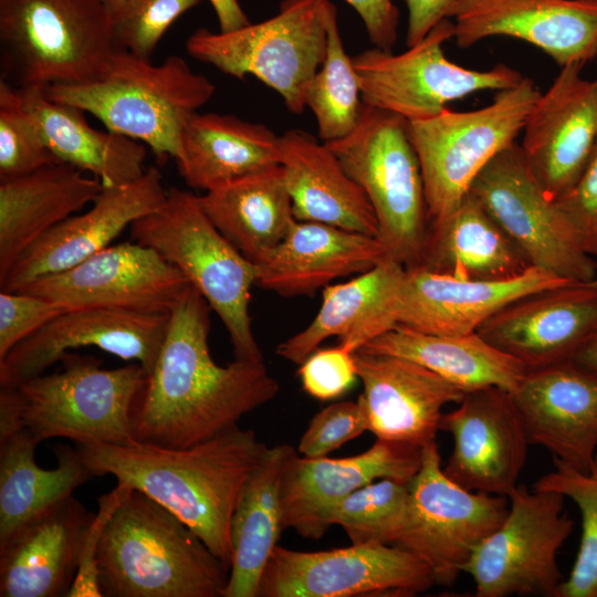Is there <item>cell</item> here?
Instances as JSON below:
<instances>
[{
  "label": "cell",
  "instance_id": "38",
  "mask_svg": "<svg viewBox=\"0 0 597 597\" xmlns=\"http://www.w3.org/2000/svg\"><path fill=\"white\" fill-rule=\"evenodd\" d=\"M39 442L23 428L0 438V544L22 524L96 478L78 448L57 444V464L43 469L35 462Z\"/></svg>",
  "mask_w": 597,
  "mask_h": 597
},
{
  "label": "cell",
  "instance_id": "6",
  "mask_svg": "<svg viewBox=\"0 0 597 597\" xmlns=\"http://www.w3.org/2000/svg\"><path fill=\"white\" fill-rule=\"evenodd\" d=\"M118 50L103 0H0L1 80L14 87L87 82Z\"/></svg>",
  "mask_w": 597,
  "mask_h": 597
},
{
  "label": "cell",
  "instance_id": "18",
  "mask_svg": "<svg viewBox=\"0 0 597 597\" xmlns=\"http://www.w3.org/2000/svg\"><path fill=\"white\" fill-rule=\"evenodd\" d=\"M440 430L453 439L446 475L475 492L505 495L516 485L531 444L512 394L500 387L467 391L443 413Z\"/></svg>",
  "mask_w": 597,
  "mask_h": 597
},
{
  "label": "cell",
  "instance_id": "15",
  "mask_svg": "<svg viewBox=\"0 0 597 597\" xmlns=\"http://www.w3.org/2000/svg\"><path fill=\"white\" fill-rule=\"evenodd\" d=\"M469 192L526 254L533 266L568 281L597 277V260L576 241L513 143L475 177Z\"/></svg>",
  "mask_w": 597,
  "mask_h": 597
},
{
  "label": "cell",
  "instance_id": "12",
  "mask_svg": "<svg viewBox=\"0 0 597 597\" xmlns=\"http://www.w3.org/2000/svg\"><path fill=\"white\" fill-rule=\"evenodd\" d=\"M502 524L475 549L463 573L476 597H556L563 575L557 553L573 531L558 492L516 485Z\"/></svg>",
  "mask_w": 597,
  "mask_h": 597
},
{
  "label": "cell",
  "instance_id": "51",
  "mask_svg": "<svg viewBox=\"0 0 597 597\" xmlns=\"http://www.w3.org/2000/svg\"><path fill=\"white\" fill-rule=\"evenodd\" d=\"M219 23L220 31L227 32L250 23L239 0H209Z\"/></svg>",
  "mask_w": 597,
  "mask_h": 597
},
{
  "label": "cell",
  "instance_id": "34",
  "mask_svg": "<svg viewBox=\"0 0 597 597\" xmlns=\"http://www.w3.org/2000/svg\"><path fill=\"white\" fill-rule=\"evenodd\" d=\"M419 266L461 280L499 281L519 276L533 265L468 192L452 213L429 227Z\"/></svg>",
  "mask_w": 597,
  "mask_h": 597
},
{
  "label": "cell",
  "instance_id": "3",
  "mask_svg": "<svg viewBox=\"0 0 597 597\" xmlns=\"http://www.w3.org/2000/svg\"><path fill=\"white\" fill-rule=\"evenodd\" d=\"M102 597H223L230 567L181 520L130 489L97 548Z\"/></svg>",
  "mask_w": 597,
  "mask_h": 597
},
{
  "label": "cell",
  "instance_id": "27",
  "mask_svg": "<svg viewBox=\"0 0 597 597\" xmlns=\"http://www.w3.org/2000/svg\"><path fill=\"white\" fill-rule=\"evenodd\" d=\"M93 516L71 495L22 524L0 544V597L66 596Z\"/></svg>",
  "mask_w": 597,
  "mask_h": 597
},
{
  "label": "cell",
  "instance_id": "48",
  "mask_svg": "<svg viewBox=\"0 0 597 597\" xmlns=\"http://www.w3.org/2000/svg\"><path fill=\"white\" fill-rule=\"evenodd\" d=\"M129 488L117 483L97 499V512L86 530L77 573L66 597H102L98 586L97 548L104 530Z\"/></svg>",
  "mask_w": 597,
  "mask_h": 597
},
{
  "label": "cell",
  "instance_id": "19",
  "mask_svg": "<svg viewBox=\"0 0 597 597\" xmlns=\"http://www.w3.org/2000/svg\"><path fill=\"white\" fill-rule=\"evenodd\" d=\"M583 65L561 67L534 103L521 146L535 180L551 200L579 179L597 144V91L580 75Z\"/></svg>",
  "mask_w": 597,
  "mask_h": 597
},
{
  "label": "cell",
  "instance_id": "36",
  "mask_svg": "<svg viewBox=\"0 0 597 597\" xmlns=\"http://www.w3.org/2000/svg\"><path fill=\"white\" fill-rule=\"evenodd\" d=\"M198 199L219 231L254 264L296 221L280 164L206 191Z\"/></svg>",
  "mask_w": 597,
  "mask_h": 597
},
{
  "label": "cell",
  "instance_id": "22",
  "mask_svg": "<svg viewBox=\"0 0 597 597\" xmlns=\"http://www.w3.org/2000/svg\"><path fill=\"white\" fill-rule=\"evenodd\" d=\"M167 191L155 166L147 167L130 184L103 187L88 210L65 219L27 249L0 280V290L17 291L33 280L69 270L107 248L124 229L157 210Z\"/></svg>",
  "mask_w": 597,
  "mask_h": 597
},
{
  "label": "cell",
  "instance_id": "42",
  "mask_svg": "<svg viewBox=\"0 0 597 597\" xmlns=\"http://www.w3.org/2000/svg\"><path fill=\"white\" fill-rule=\"evenodd\" d=\"M57 163L24 105L19 90L0 80V179Z\"/></svg>",
  "mask_w": 597,
  "mask_h": 597
},
{
  "label": "cell",
  "instance_id": "49",
  "mask_svg": "<svg viewBox=\"0 0 597 597\" xmlns=\"http://www.w3.org/2000/svg\"><path fill=\"white\" fill-rule=\"evenodd\" d=\"M360 17L375 48L391 51L398 36L399 11L392 0H345Z\"/></svg>",
  "mask_w": 597,
  "mask_h": 597
},
{
  "label": "cell",
  "instance_id": "25",
  "mask_svg": "<svg viewBox=\"0 0 597 597\" xmlns=\"http://www.w3.org/2000/svg\"><path fill=\"white\" fill-rule=\"evenodd\" d=\"M566 282L570 281L536 266L499 281L461 280L421 266L405 268L397 296L396 325L428 334L474 333L515 300Z\"/></svg>",
  "mask_w": 597,
  "mask_h": 597
},
{
  "label": "cell",
  "instance_id": "17",
  "mask_svg": "<svg viewBox=\"0 0 597 597\" xmlns=\"http://www.w3.org/2000/svg\"><path fill=\"white\" fill-rule=\"evenodd\" d=\"M169 314L108 307L65 310L0 359V387H17L43 374L61 357L81 347H96L124 360L153 369Z\"/></svg>",
  "mask_w": 597,
  "mask_h": 597
},
{
  "label": "cell",
  "instance_id": "32",
  "mask_svg": "<svg viewBox=\"0 0 597 597\" xmlns=\"http://www.w3.org/2000/svg\"><path fill=\"white\" fill-rule=\"evenodd\" d=\"M175 160L185 182L206 192L280 164V136L234 115L195 112L181 128Z\"/></svg>",
  "mask_w": 597,
  "mask_h": 597
},
{
  "label": "cell",
  "instance_id": "33",
  "mask_svg": "<svg viewBox=\"0 0 597 597\" xmlns=\"http://www.w3.org/2000/svg\"><path fill=\"white\" fill-rule=\"evenodd\" d=\"M18 90L57 163L93 174L103 187L130 184L145 174L147 151L143 143L107 129L93 128L84 111L52 101L44 88Z\"/></svg>",
  "mask_w": 597,
  "mask_h": 597
},
{
  "label": "cell",
  "instance_id": "2",
  "mask_svg": "<svg viewBox=\"0 0 597 597\" xmlns=\"http://www.w3.org/2000/svg\"><path fill=\"white\" fill-rule=\"evenodd\" d=\"M95 476L112 475L169 510L230 567L231 517L268 446L238 425L187 448L76 443Z\"/></svg>",
  "mask_w": 597,
  "mask_h": 597
},
{
  "label": "cell",
  "instance_id": "20",
  "mask_svg": "<svg viewBox=\"0 0 597 597\" xmlns=\"http://www.w3.org/2000/svg\"><path fill=\"white\" fill-rule=\"evenodd\" d=\"M596 328L597 277L528 293L476 333L531 370L572 359Z\"/></svg>",
  "mask_w": 597,
  "mask_h": 597
},
{
  "label": "cell",
  "instance_id": "9",
  "mask_svg": "<svg viewBox=\"0 0 597 597\" xmlns=\"http://www.w3.org/2000/svg\"><path fill=\"white\" fill-rule=\"evenodd\" d=\"M329 0H283L279 12L232 31L196 30L186 42L193 59L235 78L253 75L301 114L308 84L325 60Z\"/></svg>",
  "mask_w": 597,
  "mask_h": 597
},
{
  "label": "cell",
  "instance_id": "28",
  "mask_svg": "<svg viewBox=\"0 0 597 597\" xmlns=\"http://www.w3.org/2000/svg\"><path fill=\"white\" fill-rule=\"evenodd\" d=\"M390 258L377 237L296 220L256 265V285L284 297L313 295L329 282Z\"/></svg>",
  "mask_w": 597,
  "mask_h": 597
},
{
  "label": "cell",
  "instance_id": "40",
  "mask_svg": "<svg viewBox=\"0 0 597 597\" xmlns=\"http://www.w3.org/2000/svg\"><path fill=\"white\" fill-rule=\"evenodd\" d=\"M409 483L379 479L356 490L326 515V523L344 528L352 544L395 545L406 523Z\"/></svg>",
  "mask_w": 597,
  "mask_h": 597
},
{
  "label": "cell",
  "instance_id": "30",
  "mask_svg": "<svg viewBox=\"0 0 597 597\" xmlns=\"http://www.w3.org/2000/svg\"><path fill=\"white\" fill-rule=\"evenodd\" d=\"M280 165L298 221L378 234L374 209L326 143L293 128L280 136Z\"/></svg>",
  "mask_w": 597,
  "mask_h": 597
},
{
  "label": "cell",
  "instance_id": "50",
  "mask_svg": "<svg viewBox=\"0 0 597 597\" xmlns=\"http://www.w3.org/2000/svg\"><path fill=\"white\" fill-rule=\"evenodd\" d=\"M457 0H405L408 10L407 48L420 42L441 21L451 18Z\"/></svg>",
  "mask_w": 597,
  "mask_h": 597
},
{
  "label": "cell",
  "instance_id": "35",
  "mask_svg": "<svg viewBox=\"0 0 597 597\" xmlns=\"http://www.w3.org/2000/svg\"><path fill=\"white\" fill-rule=\"evenodd\" d=\"M290 444L268 447L250 473L231 517L232 556L223 597H258L263 570L283 527L281 484Z\"/></svg>",
  "mask_w": 597,
  "mask_h": 597
},
{
  "label": "cell",
  "instance_id": "13",
  "mask_svg": "<svg viewBox=\"0 0 597 597\" xmlns=\"http://www.w3.org/2000/svg\"><path fill=\"white\" fill-rule=\"evenodd\" d=\"M507 512V496L469 491L449 479L432 441L422 447L421 467L409 483L408 514L395 545L422 559L437 585L451 586Z\"/></svg>",
  "mask_w": 597,
  "mask_h": 597
},
{
  "label": "cell",
  "instance_id": "23",
  "mask_svg": "<svg viewBox=\"0 0 597 597\" xmlns=\"http://www.w3.org/2000/svg\"><path fill=\"white\" fill-rule=\"evenodd\" d=\"M421 462L422 447L384 439H376L360 454L341 459L296 452L282 476L283 527L320 540L329 528L326 515L335 504L376 479L410 483Z\"/></svg>",
  "mask_w": 597,
  "mask_h": 597
},
{
  "label": "cell",
  "instance_id": "43",
  "mask_svg": "<svg viewBox=\"0 0 597 597\" xmlns=\"http://www.w3.org/2000/svg\"><path fill=\"white\" fill-rule=\"evenodd\" d=\"M200 0H132L113 15L117 45L150 60L169 27Z\"/></svg>",
  "mask_w": 597,
  "mask_h": 597
},
{
  "label": "cell",
  "instance_id": "10",
  "mask_svg": "<svg viewBox=\"0 0 597 597\" xmlns=\"http://www.w3.org/2000/svg\"><path fill=\"white\" fill-rule=\"evenodd\" d=\"M481 108L408 122L428 206L429 227L452 213L480 171L515 143L540 96L532 80L495 92Z\"/></svg>",
  "mask_w": 597,
  "mask_h": 597
},
{
  "label": "cell",
  "instance_id": "53",
  "mask_svg": "<svg viewBox=\"0 0 597 597\" xmlns=\"http://www.w3.org/2000/svg\"><path fill=\"white\" fill-rule=\"evenodd\" d=\"M132 0H103L105 6L111 11L112 15L119 12L123 8H125Z\"/></svg>",
  "mask_w": 597,
  "mask_h": 597
},
{
  "label": "cell",
  "instance_id": "24",
  "mask_svg": "<svg viewBox=\"0 0 597 597\" xmlns=\"http://www.w3.org/2000/svg\"><path fill=\"white\" fill-rule=\"evenodd\" d=\"M511 394L530 443L588 472L597 458V369L573 359L531 369Z\"/></svg>",
  "mask_w": 597,
  "mask_h": 597
},
{
  "label": "cell",
  "instance_id": "26",
  "mask_svg": "<svg viewBox=\"0 0 597 597\" xmlns=\"http://www.w3.org/2000/svg\"><path fill=\"white\" fill-rule=\"evenodd\" d=\"M363 383L368 430L377 439L419 447L436 441L442 408L458 404L464 391L410 359L363 350L354 352Z\"/></svg>",
  "mask_w": 597,
  "mask_h": 597
},
{
  "label": "cell",
  "instance_id": "31",
  "mask_svg": "<svg viewBox=\"0 0 597 597\" xmlns=\"http://www.w3.org/2000/svg\"><path fill=\"white\" fill-rule=\"evenodd\" d=\"M102 190L98 179L64 163L0 179V280L31 244Z\"/></svg>",
  "mask_w": 597,
  "mask_h": 597
},
{
  "label": "cell",
  "instance_id": "37",
  "mask_svg": "<svg viewBox=\"0 0 597 597\" xmlns=\"http://www.w3.org/2000/svg\"><path fill=\"white\" fill-rule=\"evenodd\" d=\"M358 350L410 359L464 392L492 386L513 392L527 371L522 363L489 344L476 332L428 334L396 325Z\"/></svg>",
  "mask_w": 597,
  "mask_h": 597
},
{
  "label": "cell",
  "instance_id": "14",
  "mask_svg": "<svg viewBox=\"0 0 597 597\" xmlns=\"http://www.w3.org/2000/svg\"><path fill=\"white\" fill-rule=\"evenodd\" d=\"M433 585L428 565L396 545L364 543L316 552L276 545L258 597L412 596Z\"/></svg>",
  "mask_w": 597,
  "mask_h": 597
},
{
  "label": "cell",
  "instance_id": "11",
  "mask_svg": "<svg viewBox=\"0 0 597 597\" xmlns=\"http://www.w3.org/2000/svg\"><path fill=\"white\" fill-rule=\"evenodd\" d=\"M453 38L454 23L446 19L402 53L374 46L352 56L363 103L412 122L436 116L447 104L473 93L498 92L523 81L503 63L489 70L453 63L443 52Z\"/></svg>",
  "mask_w": 597,
  "mask_h": 597
},
{
  "label": "cell",
  "instance_id": "52",
  "mask_svg": "<svg viewBox=\"0 0 597 597\" xmlns=\"http://www.w3.org/2000/svg\"><path fill=\"white\" fill-rule=\"evenodd\" d=\"M572 359L584 366L597 369V328L582 344Z\"/></svg>",
  "mask_w": 597,
  "mask_h": 597
},
{
  "label": "cell",
  "instance_id": "54",
  "mask_svg": "<svg viewBox=\"0 0 597 597\" xmlns=\"http://www.w3.org/2000/svg\"><path fill=\"white\" fill-rule=\"evenodd\" d=\"M595 59L597 60V51H596V54H595ZM594 84H595V87H596V91H597V77H596V80L594 81Z\"/></svg>",
  "mask_w": 597,
  "mask_h": 597
},
{
  "label": "cell",
  "instance_id": "21",
  "mask_svg": "<svg viewBox=\"0 0 597 597\" xmlns=\"http://www.w3.org/2000/svg\"><path fill=\"white\" fill-rule=\"evenodd\" d=\"M454 40L468 49L491 36L530 43L561 67L597 51V0H457Z\"/></svg>",
  "mask_w": 597,
  "mask_h": 597
},
{
  "label": "cell",
  "instance_id": "4",
  "mask_svg": "<svg viewBox=\"0 0 597 597\" xmlns=\"http://www.w3.org/2000/svg\"><path fill=\"white\" fill-rule=\"evenodd\" d=\"M214 90L181 56L153 64L125 50L112 54L93 80L44 88L52 101L94 115L107 130L143 143L160 160L175 159L184 124Z\"/></svg>",
  "mask_w": 597,
  "mask_h": 597
},
{
  "label": "cell",
  "instance_id": "46",
  "mask_svg": "<svg viewBox=\"0 0 597 597\" xmlns=\"http://www.w3.org/2000/svg\"><path fill=\"white\" fill-rule=\"evenodd\" d=\"M54 302L20 291H0V359L17 344L64 312Z\"/></svg>",
  "mask_w": 597,
  "mask_h": 597
},
{
  "label": "cell",
  "instance_id": "7",
  "mask_svg": "<svg viewBox=\"0 0 597 597\" xmlns=\"http://www.w3.org/2000/svg\"><path fill=\"white\" fill-rule=\"evenodd\" d=\"M326 145L366 193L377 219V238L389 256L406 269L419 266L429 216L408 122L363 103L355 127Z\"/></svg>",
  "mask_w": 597,
  "mask_h": 597
},
{
  "label": "cell",
  "instance_id": "1",
  "mask_svg": "<svg viewBox=\"0 0 597 597\" xmlns=\"http://www.w3.org/2000/svg\"><path fill=\"white\" fill-rule=\"evenodd\" d=\"M208 302L189 286L170 312L167 332L132 411L135 442L187 448L238 425L271 401L279 381L263 362L217 364L209 348Z\"/></svg>",
  "mask_w": 597,
  "mask_h": 597
},
{
  "label": "cell",
  "instance_id": "41",
  "mask_svg": "<svg viewBox=\"0 0 597 597\" xmlns=\"http://www.w3.org/2000/svg\"><path fill=\"white\" fill-rule=\"evenodd\" d=\"M553 460L555 469L537 479L533 489L558 492L570 499L582 517L576 559L556 597H597V458L588 472Z\"/></svg>",
  "mask_w": 597,
  "mask_h": 597
},
{
  "label": "cell",
  "instance_id": "45",
  "mask_svg": "<svg viewBox=\"0 0 597 597\" xmlns=\"http://www.w3.org/2000/svg\"><path fill=\"white\" fill-rule=\"evenodd\" d=\"M304 391L326 401L346 394L358 378L354 353L338 345L317 348L298 368Z\"/></svg>",
  "mask_w": 597,
  "mask_h": 597
},
{
  "label": "cell",
  "instance_id": "8",
  "mask_svg": "<svg viewBox=\"0 0 597 597\" xmlns=\"http://www.w3.org/2000/svg\"><path fill=\"white\" fill-rule=\"evenodd\" d=\"M61 369L34 376L17 386L20 425L39 443L69 438L76 443H136L132 411L147 373L138 363L103 368V362L74 350L65 353Z\"/></svg>",
  "mask_w": 597,
  "mask_h": 597
},
{
  "label": "cell",
  "instance_id": "39",
  "mask_svg": "<svg viewBox=\"0 0 597 597\" xmlns=\"http://www.w3.org/2000/svg\"><path fill=\"white\" fill-rule=\"evenodd\" d=\"M363 101L352 57L346 53L333 8L325 60L311 80L305 107L313 113L324 143L346 136L356 125Z\"/></svg>",
  "mask_w": 597,
  "mask_h": 597
},
{
  "label": "cell",
  "instance_id": "16",
  "mask_svg": "<svg viewBox=\"0 0 597 597\" xmlns=\"http://www.w3.org/2000/svg\"><path fill=\"white\" fill-rule=\"evenodd\" d=\"M189 286L187 277L157 251L123 242L17 291L42 296L64 310L97 306L169 314Z\"/></svg>",
  "mask_w": 597,
  "mask_h": 597
},
{
  "label": "cell",
  "instance_id": "44",
  "mask_svg": "<svg viewBox=\"0 0 597 597\" xmlns=\"http://www.w3.org/2000/svg\"><path fill=\"white\" fill-rule=\"evenodd\" d=\"M368 430V416L363 398L339 401L318 411L300 439L297 450L303 457H326L346 442Z\"/></svg>",
  "mask_w": 597,
  "mask_h": 597
},
{
  "label": "cell",
  "instance_id": "47",
  "mask_svg": "<svg viewBox=\"0 0 597 597\" xmlns=\"http://www.w3.org/2000/svg\"><path fill=\"white\" fill-rule=\"evenodd\" d=\"M555 205L580 248L597 260V144L577 182Z\"/></svg>",
  "mask_w": 597,
  "mask_h": 597
},
{
  "label": "cell",
  "instance_id": "5",
  "mask_svg": "<svg viewBox=\"0 0 597 597\" xmlns=\"http://www.w3.org/2000/svg\"><path fill=\"white\" fill-rule=\"evenodd\" d=\"M129 228L135 242L157 251L205 297L229 334L234 358L263 362L249 314L256 265L219 231L198 196L169 188L163 205Z\"/></svg>",
  "mask_w": 597,
  "mask_h": 597
},
{
  "label": "cell",
  "instance_id": "29",
  "mask_svg": "<svg viewBox=\"0 0 597 597\" xmlns=\"http://www.w3.org/2000/svg\"><path fill=\"white\" fill-rule=\"evenodd\" d=\"M405 266L388 258L350 281L329 284L313 321L276 347V354L302 364L325 339L356 352L396 326V304Z\"/></svg>",
  "mask_w": 597,
  "mask_h": 597
}]
</instances>
